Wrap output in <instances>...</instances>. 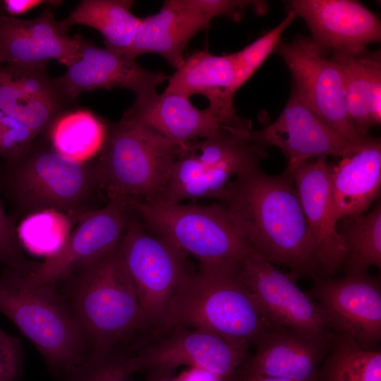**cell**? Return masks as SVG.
I'll return each mask as SVG.
<instances>
[{"instance_id":"obj_15","label":"cell","mask_w":381,"mask_h":381,"mask_svg":"<svg viewBox=\"0 0 381 381\" xmlns=\"http://www.w3.org/2000/svg\"><path fill=\"white\" fill-rule=\"evenodd\" d=\"M85 42L81 36L70 37L50 9L28 20L0 14V65L34 68L56 60L68 67L80 57Z\"/></svg>"},{"instance_id":"obj_29","label":"cell","mask_w":381,"mask_h":381,"mask_svg":"<svg viewBox=\"0 0 381 381\" xmlns=\"http://www.w3.org/2000/svg\"><path fill=\"white\" fill-rule=\"evenodd\" d=\"M71 108L30 96L13 82L7 66L0 65V111L25 125L37 137L44 135L56 116Z\"/></svg>"},{"instance_id":"obj_13","label":"cell","mask_w":381,"mask_h":381,"mask_svg":"<svg viewBox=\"0 0 381 381\" xmlns=\"http://www.w3.org/2000/svg\"><path fill=\"white\" fill-rule=\"evenodd\" d=\"M128 210L126 198L118 197L87 213L57 253L23 276L25 284L30 287L57 284L83 265L112 250L124 234Z\"/></svg>"},{"instance_id":"obj_9","label":"cell","mask_w":381,"mask_h":381,"mask_svg":"<svg viewBox=\"0 0 381 381\" xmlns=\"http://www.w3.org/2000/svg\"><path fill=\"white\" fill-rule=\"evenodd\" d=\"M274 52L289 68L294 91L330 128L356 145L370 138L361 136L349 116L339 65L312 37L299 35L289 42H281Z\"/></svg>"},{"instance_id":"obj_36","label":"cell","mask_w":381,"mask_h":381,"mask_svg":"<svg viewBox=\"0 0 381 381\" xmlns=\"http://www.w3.org/2000/svg\"><path fill=\"white\" fill-rule=\"evenodd\" d=\"M1 2L4 10L9 16L23 14L28 11L43 4L54 5L59 4V1L42 0H4Z\"/></svg>"},{"instance_id":"obj_37","label":"cell","mask_w":381,"mask_h":381,"mask_svg":"<svg viewBox=\"0 0 381 381\" xmlns=\"http://www.w3.org/2000/svg\"><path fill=\"white\" fill-rule=\"evenodd\" d=\"M222 381H294L289 379L260 375L249 373L241 367L232 375L223 379Z\"/></svg>"},{"instance_id":"obj_8","label":"cell","mask_w":381,"mask_h":381,"mask_svg":"<svg viewBox=\"0 0 381 381\" xmlns=\"http://www.w3.org/2000/svg\"><path fill=\"white\" fill-rule=\"evenodd\" d=\"M119 247L147 332L157 331L177 292L195 271L186 253L134 220L128 219Z\"/></svg>"},{"instance_id":"obj_4","label":"cell","mask_w":381,"mask_h":381,"mask_svg":"<svg viewBox=\"0 0 381 381\" xmlns=\"http://www.w3.org/2000/svg\"><path fill=\"white\" fill-rule=\"evenodd\" d=\"M238 262L200 263L177 292L161 329L181 325L253 347L270 325L241 281Z\"/></svg>"},{"instance_id":"obj_32","label":"cell","mask_w":381,"mask_h":381,"mask_svg":"<svg viewBox=\"0 0 381 381\" xmlns=\"http://www.w3.org/2000/svg\"><path fill=\"white\" fill-rule=\"evenodd\" d=\"M133 373L130 351L121 349L89 356L62 376L63 381H127Z\"/></svg>"},{"instance_id":"obj_10","label":"cell","mask_w":381,"mask_h":381,"mask_svg":"<svg viewBox=\"0 0 381 381\" xmlns=\"http://www.w3.org/2000/svg\"><path fill=\"white\" fill-rule=\"evenodd\" d=\"M249 349L204 331L172 325L145 335L131 349L130 362L133 373L188 365L223 380L242 365Z\"/></svg>"},{"instance_id":"obj_14","label":"cell","mask_w":381,"mask_h":381,"mask_svg":"<svg viewBox=\"0 0 381 381\" xmlns=\"http://www.w3.org/2000/svg\"><path fill=\"white\" fill-rule=\"evenodd\" d=\"M250 139L263 147L274 146L285 155V170L292 174L313 159L344 157L363 145L346 141L330 128L294 92L278 118L260 130H252Z\"/></svg>"},{"instance_id":"obj_21","label":"cell","mask_w":381,"mask_h":381,"mask_svg":"<svg viewBox=\"0 0 381 381\" xmlns=\"http://www.w3.org/2000/svg\"><path fill=\"white\" fill-rule=\"evenodd\" d=\"M381 186V143L370 137L356 152L331 165V205L334 222L368 211Z\"/></svg>"},{"instance_id":"obj_1","label":"cell","mask_w":381,"mask_h":381,"mask_svg":"<svg viewBox=\"0 0 381 381\" xmlns=\"http://www.w3.org/2000/svg\"><path fill=\"white\" fill-rule=\"evenodd\" d=\"M258 254L289 274L323 277L292 174L270 175L257 166L241 172L219 200Z\"/></svg>"},{"instance_id":"obj_19","label":"cell","mask_w":381,"mask_h":381,"mask_svg":"<svg viewBox=\"0 0 381 381\" xmlns=\"http://www.w3.org/2000/svg\"><path fill=\"white\" fill-rule=\"evenodd\" d=\"M332 334L313 337L289 327L270 325L241 368L249 373L294 381H318Z\"/></svg>"},{"instance_id":"obj_34","label":"cell","mask_w":381,"mask_h":381,"mask_svg":"<svg viewBox=\"0 0 381 381\" xmlns=\"http://www.w3.org/2000/svg\"><path fill=\"white\" fill-rule=\"evenodd\" d=\"M23 363L21 340L7 333L0 326V381H19Z\"/></svg>"},{"instance_id":"obj_17","label":"cell","mask_w":381,"mask_h":381,"mask_svg":"<svg viewBox=\"0 0 381 381\" xmlns=\"http://www.w3.org/2000/svg\"><path fill=\"white\" fill-rule=\"evenodd\" d=\"M169 78L145 69L135 59L85 41L79 59L56 79L66 97L75 102L83 92L114 87L131 90L136 99H145L157 94V86Z\"/></svg>"},{"instance_id":"obj_25","label":"cell","mask_w":381,"mask_h":381,"mask_svg":"<svg viewBox=\"0 0 381 381\" xmlns=\"http://www.w3.org/2000/svg\"><path fill=\"white\" fill-rule=\"evenodd\" d=\"M133 5L130 0H83L59 23L66 32L75 25L94 28L102 34L107 49L123 54L142 20L131 12Z\"/></svg>"},{"instance_id":"obj_20","label":"cell","mask_w":381,"mask_h":381,"mask_svg":"<svg viewBox=\"0 0 381 381\" xmlns=\"http://www.w3.org/2000/svg\"><path fill=\"white\" fill-rule=\"evenodd\" d=\"M297 195L323 277L341 270L344 249L336 231L331 205V164L310 159L292 174Z\"/></svg>"},{"instance_id":"obj_11","label":"cell","mask_w":381,"mask_h":381,"mask_svg":"<svg viewBox=\"0 0 381 381\" xmlns=\"http://www.w3.org/2000/svg\"><path fill=\"white\" fill-rule=\"evenodd\" d=\"M237 269L269 325L313 337L331 335L323 310L291 275L279 271L255 251L239 261Z\"/></svg>"},{"instance_id":"obj_22","label":"cell","mask_w":381,"mask_h":381,"mask_svg":"<svg viewBox=\"0 0 381 381\" xmlns=\"http://www.w3.org/2000/svg\"><path fill=\"white\" fill-rule=\"evenodd\" d=\"M210 20L197 11L181 6L176 0L164 1L158 13L142 18L123 55L135 59L144 54H157L176 70L184 61L183 52L190 40Z\"/></svg>"},{"instance_id":"obj_18","label":"cell","mask_w":381,"mask_h":381,"mask_svg":"<svg viewBox=\"0 0 381 381\" xmlns=\"http://www.w3.org/2000/svg\"><path fill=\"white\" fill-rule=\"evenodd\" d=\"M123 115L181 145L226 129L251 128L250 121L231 120L210 107L199 109L188 98L173 92H163L161 95L136 99Z\"/></svg>"},{"instance_id":"obj_16","label":"cell","mask_w":381,"mask_h":381,"mask_svg":"<svg viewBox=\"0 0 381 381\" xmlns=\"http://www.w3.org/2000/svg\"><path fill=\"white\" fill-rule=\"evenodd\" d=\"M289 9L302 18L312 38L325 50L358 54L381 39L379 18L351 0H292Z\"/></svg>"},{"instance_id":"obj_6","label":"cell","mask_w":381,"mask_h":381,"mask_svg":"<svg viewBox=\"0 0 381 381\" xmlns=\"http://www.w3.org/2000/svg\"><path fill=\"white\" fill-rule=\"evenodd\" d=\"M183 145L124 115L108 123L105 143L93 162L100 190L109 200H159Z\"/></svg>"},{"instance_id":"obj_23","label":"cell","mask_w":381,"mask_h":381,"mask_svg":"<svg viewBox=\"0 0 381 381\" xmlns=\"http://www.w3.org/2000/svg\"><path fill=\"white\" fill-rule=\"evenodd\" d=\"M164 92L190 98L195 94L206 97L209 107L224 116L235 119L233 86L235 67L231 54L217 56L207 49L185 58L182 65L169 78Z\"/></svg>"},{"instance_id":"obj_27","label":"cell","mask_w":381,"mask_h":381,"mask_svg":"<svg viewBox=\"0 0 381 381\" xmlns=\"http://www.w3.org/2000/svg\"><path fill=\"white\" fill-rule=\"evenodd\" d=\"M344 254L341 270L344 274L368 272L381 267V205L377 202L365 214L344 217L336 224Z\"/></svg>"},{"instance_id":"obj_30","label":"cell","mask_w":381,"mask_h":381,"mask_svg":"<svg viewBox=\"0 0 381 381\" xmlns=\"http://www.w3.org/2000/svg\"><path fill=\"white\" fill-rule=\"evenodd\" d=\"M77 222L54 210L38 212L19 222L16 234L19 242L32 255L49 258L57 253Z\"/></svg>"},{"instance_id":"obj_28","label":"cell","mask_w":381,"mask_h":381,"mask_svg":"<svg viewBox=\"0 0 381 381\" xmlns=\"http://www.w3.org/2000/svg\"><path fill=\"white\" fill-rule=\"evenodd\" d=\"M318 381H381V351L363 349L351 337L332 332Z\"/></svg>"},{"instance_id":"obj_40","label":"cell","mask_w":381,"mask_h":381,"mask_svg":"<svg viewBox=\"0 0 381 381\" xmlns=\"http://www.w3.org/2000/svg\"><path fill=\"white\" fill-rule=\"evenodd\" d=\"M2 133H3L2 112L0 111V152H1V143Z\"/></svg>"},{"instance_id":"obj_3","label":"cell","mask_w":381,"mask_h":381,"mask_svg":"<svg viewBox=\"0 0 381 381\" xmlns=\"http://www.w3.org/2000/svg\"><path fill=\"white\" fill-rule=\"evenodd\" d=\"M66 279L73 282L67 298L90 356L131 349L148 333L119 243Z\"/></svg>"},{"instance_id":"obj_12","label":"cell","mask_w":381,"mask_h":381,"mask_svg":"<svg viewBox=\"0 0 381 381\" xmlns=\"http://www.w3.org/2000/svg\"><path fill=\"white\" fill-rule=\"evenodd\" d=\"M323 310L331 332L347 335L363 349L381 340V283L368 272L318 277L307 291Z\"/></svg>"},{"instance_id":"obj_33","label":"cell","mask_w":381,"mask_h":381,"mask_svg":"<svg viewBox=\"0 0 381 381\" xmlns=\"http://www.w3.org/2000/svg\"><path fill=\"white\" fill-rule=\"evenodd\" d=\"M38 264L25 256L17 236L16 224L6 214L0 198V265L27 276Z\"/></svg>"},{"instance_id":"obj_38","label":"cell","mask_w":381,"mask_h":381,"mask_svg":"<svg viewBox=\"0 0 381 381\" xmlns=\"http://www.w3.org/2000/svg\"><path fill=\"white\" fill-rule=\"evenodd\" d=\"M179 381H222L219 377L207 370L191 368V369L178 377Z\"/></svg>"},{"instance_id":"obj_24","label":"cell","mask_w":381,"mask_h":381,"mask_svg":"<svg viewBox=\"0 0 381 381\" xmlns=\"http://www.w3.org/2000/svg\"><path fill=\"white\" fill-rule=\"evenodd\" d=\"M344 81L349 116L363 137L381 121V58L379 52L347 54L332 52Z\"/></svg>"},{"instance_id":"obj_39","label":"cell","mask_w":381,"mask_h":381,"mask_svg":"<svg viewBox=\"0 0 381 381\" xmlns=\"http://www.w3.org/2000/svg\"><path fill=\"white\" fill-rule=\"evenodd\" d=\"M147 372V381H179L175 375V370L149 369Z\"/></svg>"},{"instance_id":"obj_5","label":"cell","mask_w":381,"mask_h":381,"mask_svg":"<svg viewBox=\"0 0 381 381\" xmlns=\"http://www.w3.org/2000/svg\"><path fill=\"white\" fill-rule=\"evenodd\" d=\"M0 313L33 344L55 375H64L90 356L71 304L56 284L30 287L23 275L3 267Z\"/></svg>"},{"instance_id":"obj_31","label":"cell","mask_w":381,"mask_h":381,"mask_svg":"<svg viewBox=\"0 0 381 381\" xmlns=\"http://www.w3.org/2000/svg\"><path fill=\"white\" fill-rule=\"evenodd\" d=\"M296 17L294 11L289 9L286 16L277 26L241 51L231 54L235 67L234 94L274 52L283 32Z\"/></svg>"},{"instance_id":"obj_2","label":"cell","mask_w":381,"mask_h":381,"mask_svg":"<svg viewBox=\"0 0 381 381\" xmlns=\"http://www.w3.org/2000/svg\"><path fill=\"white\" fill-rule=\"evenodd\" d=\"M94 162L80 163L58 152L44 135L0 166V193L16 224L32 214L54 210L78 224L95 209L100 191Z\"/></svg>"},{"instance_id":"obj_26","label":"cell","mask_w":381,"mask_h":381,"mask_svg":"<svg viewBox=\"0 0 381 381\" xmlns=\"http://www.w3.org/2000/svg\"><path fill=\"white\" fill-rule=\"evenodd\" d=\"M107 131L108 122L90 110L71 108L56 116L44 135L61 155L85 163L100 153Z\"/></svg>"},{"instance_id":"obj_35","label":"cell","mask_w":381,"mask_h":381,"mask_svg":"<svg viewBox=\"0 0 381 381\" xmlns=\"http://www.w3.org/2000/svg\"><path fill=\"white\" fill-rule=\"evenodd\" d=\"M181 6L197 11L212 20L224 16L234 20L242 18L246 8L260 1L243 0H176Z\"/></svg>"},{"instance_id":"obj_7","label":"cell","mask_w":381,"mask_h":381,"mask_svg":"<svg viewBox=\"0 0 381 381\" xmlns=\"http://www.w3.org/2000/svg\"><path fill=\"white\" fill-rule=\"evenodd\" d=\"M126 200L149 231L200 263L238 262L255 251L220 202L200 205L131 198Z\"/></svg>"}]
</instances>
